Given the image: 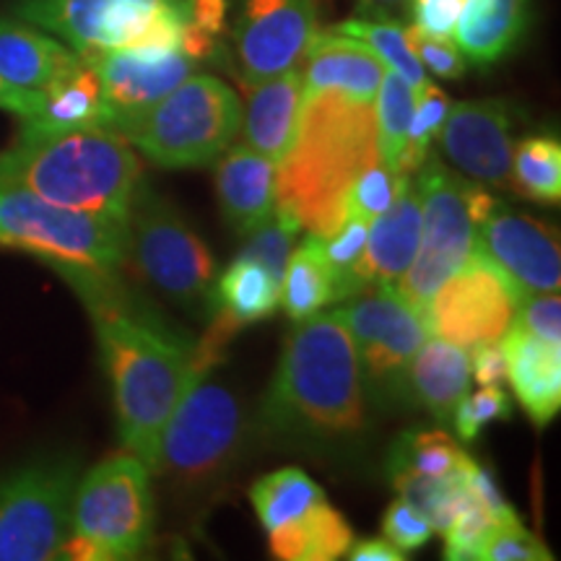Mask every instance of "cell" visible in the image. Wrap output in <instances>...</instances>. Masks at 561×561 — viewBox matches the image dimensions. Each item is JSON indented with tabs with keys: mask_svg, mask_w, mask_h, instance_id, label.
I'll return each instance as SVG.
<instances>
[{
	"mask_svg": "<svg viewBox=\"0 0 561 561\" xmlns=\"http://www.w3.org/2000/svg\"><path fill=\"white\" fill-rule=\"evenodd\" d=\"M87 301L115 401L123 447L153 471L161 432L185 390L206 377L195 343L182 341L172 328L151 314L133 310L112 289V276L76 273L66 276Z\"/></svg>",
	"mask_w": 561,
	"mask_h": 561,
	"instance_id": "obj_1",
	"label": "cell"
},
{
	"mask_svg": "<svg viewBox=\"0 0 561 561\" xmlns=\"http://www.w3.org/2000/svg\"><path fill=\"white\" fill-rule=\"evenodd\" d=\"M257 426L276 439L333 442L367 430L364 375L335 314L297 322L265 390Z\"/></svg>",
	"mask_w": 561,
	"mask_h": 561,
	"instance_id": "obj_2",
	"label": "cell"
},
{
	"mask_svg": "<svg viewBox=\"0 0 561 561\" xmlns=\"http://www.w3.org/2000/svg\"><path fill=\"white\" fill-rule=\"evenodd\" d=\"M377 159L375 102L331 89L305 94L291 149L276 164V206L310 234H333L351 182Z\"/></svg>",
	"mask_w": 561,
	"mask_h": 561,
	"instance_id": "obj_3",
	"label": "cell"
},
{
	"mask_svg": "<svg viewBox=\"0 0 561 561\" xmlns=\"http://www.w3.org/2000/svg\"><path fill=\"white\" fill-rule=\"evenodd\" d=\"M0 187H19L55 206L128 221L144 187V161L112 128L19 130L0 151Z\"/></svg>",
	"mask_w": 561,
	"mask_h": 561,
	"instance_id": "obj_4",
	"label": "cell"
},
{
	"mask_svg": "<svg viewBox=\"0 0 561 561\" xmlns=\"http://www.w3.org/2000/svg\"><path fill=\"white\" fill-rule=\"evenodd\" d=\"M151 533V468L128 450L110 455L79 479L60 559H136L149 546Z\"/></svg>",
	"mask_w": 561,
	"mask_h": 561,
	"instance_id": "obj_5",
	"label": "cell"
},
{
	"mask_svg": "<svg viewBox=\"0 0 561 561\" xmlns=\"http://www.w3.org/2000/svg\"><path fill=\"white\" fill-rule=\"evenodd\" d=\"M0 248L26 252L62 276H115L125 265L128 221L55 206L19 187H0Z\"/></svg>",
	"mask_w": 561,
	"mask_h": 561,
	"instance_id": "obj_6",
	"label": "cell"
},
{
	"mask_svg": "<svg viewBox=\"0 0 561 561\" xmlns=\"http://www.w3.org/2000/svg\"><path fill=\"white\" fill-rule=\"evenodd\" d=\"M242 104L214 76H191L123 133L140 157L164 170L208 167L234 144Z\"/></svg>",
	"mask_w": 561,
	"mask_h": 561,
	"instance_id": "obj_7",
	"label": "cell"
},
{
	"mask_svg": "<svg viewBox=\"0 0 561 561\" xmlns=\"http://www.w3.org/2000/svg\"><path fill=\"white\" fill-rule=\"evenodd\" d=\"M416 191L421 198V244L411 268L396 284L405 299L424 314L442 284L473 252L476 229L494 214L496 203L486 187L458 178L437 157L419 167Z\"/></svg>",
	"mask_w": 561,
	"mask_h": 561,
	"instance_id": "obj_8",
	"label": "cell"
},
{
	"mask_svg": "<svg viewBox=\"0 0 561 561\" xmlns=\"http://www.w3.org/2000/svg\"><path fill=\"white\" fill-rule=\"evenodd\" d=\"M16 13L91 60L110 50H180L187 0H21Z\"/></svg>",
	"mask_w": 561,
	"mask_h": 561,
	"instance_id": "obj_9",
	"label": "cell"
},
{
	"mask_svg": "<svg viewBox=\"0 0 561 561\" xmlns=\"http://www.w3.org/2000/svg\"><path fill=\"white\" fill-rule=\"evenodd\" d=\"M79 460L45 455L0 476V561H50L70 533Z\"/></svg>",
	"mask_w": 561,
	"mask_h": 561,
	"instance_id": "obj_10",
	"label": "cell"
},
{
	"mask_svg": "<svg viewBox=\"0 0 561 561\" xmlns=\"http://www.w3.org/2000/svg\"><path fill=\"white\" fill-rule=\"evenodd\" d=\"M167 299L195 310L208 307L216 284V261L170 201L140 187L128 214L125 263Z\"/></svg>",
	"mask_w": 561,
	"mask_h": 561,
	"instance_id": "obj_11",
	"label": "cell"
},
{
	"mask_svg": "<svg viewBox=\"0 0 561 561\" xmlns=\"http://www.w3.org/2000/svg\"><path fill=\"white\" fill-rule=\"evenodd\" d=\"M242 432L240 398L227 385L198 377L161 432L153 471L187 483L214 479L234 460Z\"/></svg>",
	"mask_w": 561,
	"mask_h": 561,
	"instance_id": "obj_12",
	"label": "cell"
},
{
	"mask_svg": "<svg viewBox=\"0 0 561 561\" xmlns=\"http://www.w3.org/2000/svg\"><path fill=\"white\" fill-rule=\"evenodd\" d=\"M517 284L483 252L473 250L426 307V328L442 341L476 348L502 341L523 305Z\"/></svg>",
	"mask_w": 561,
	"mask_h": 561,
	"instance_id": "obj_13",
	"label": "cell"
},
{
	"mask_svg": "<svg viewBox=\"0 0 561 561\" xmlns=\"http://www.w3.org/2000/svg\"><path fill=\"white\" fill-rule=\"evenodd\" d=\"M346 301L348 305L339 307L333 314L354 341L364 385L369 382L380 398H392L405 364L430 339L424 314L396 284L375 286L369 294L364 291Z\"/></svg>",
	"mask_w": 561,
	"mask_h": 561,
	"instance_id": "obj_14",
	"label": "cell"
},
{
	"mask_svg": "<svg viewBox=\"0 0 561 561\" xmlns=\"http://www.w3.org/2000/svg\"><path fill=\"white\" fill-rule=\"evenodd\" d=\"M318 32V0H237L231 47L244 87L299 68Z\"/></svg>",
	"mask_w": 561,
	"mask_h": 561,
	"instance_id": "obj_15",
	"label": "cell"
},
{
	"mask_svg": "<svg viewBox=\"0 0 561 561\" xmlns=\"http://www.w3.org/2000/svg\"><path fill=\"white\" fill-rule=\"evenodd\" d=\"M89 62L100 73L110 128L121 136L198 66L182 50H110Z\"/></svg>",
	"mask_w": 561,
	"mask_h": 561,
	"instance_id": "obj_16",
	"label": "cell"
},
{
	"mask_svg": "<svg viewBox=\"0 0 561 561\" xmlns=\"http://www.w3.org/2000/svg\"><path fill=\"white\" fill-rule=\"evenodd\" d=\"M473 250L500 265L523 297L559 291V234L549 224L520 214H491L476 229Z\"/></svg>",
	"mask_w": 561,
	"mask_h": 561,
	"instance_id": "obj_17",
	"label": "cell"
},
{
	"mask_svg": "<svg viewBox=\"0 0 561 561\" xmlns=\"http://www.w3.org/2000/svg\"><path fill=\"white\" fill-rule=\"evenodd\" d=\"M442 149L455 167L479 182L510 187L512 117L502 100H471L450 104L439 130Z\"/></svg>",
	"mask_w": 561,
	"mask_h": 561,
	"instance_id": "obj_18",
	"label": "cell"
},
{
	"mask_svg": "<svg viewBox=\"0 0 561 561\" xmlns=\"http://www.w3.org/2000/svg\"><path fill=\"white\" fill-rule=\"evenodd\" d=\"M421 244V198L416 182L403 178L396 201L369 224L367 248L351 273V297L396 284L411 268Z\"/></svg>",
	"mask_w": 561,
	"mask_h": 561,
	"instance_id": "obj_19",
	"label": "cell"
},
{
	"mask_svg": "<svg viewBox=\"0 0 561 561\" xmlns=\"http://www.w3.org/2000/svg\"><path fill=\"white\" fill-rule=\"evenodd\" d=\"M468 385H471L468 348L442 339H426L398 377L392 398H401L403 403L430 413L439 424H447L453 421L455 405L468 392Z\"/></svg>",
	"mask_w": 561,
	"mask_h": 561,
	"instance_id": "obj_20",
	"label": "cell"
},
{
	"mask_svg": "<svg viewBox=\"0 0 561 561\" xmlns=\"http://www.w3.org/2000/svg\"><path fill=\"white\" fill-rule=\"evenodd\" d=\"M216 164V195L237 234H250L276 210V164L248 144H231Z\"/></svg>",
	"mask_w": 561,
	"mask_h": 561,
	"instance_id": "obj_21",
	"label": "cell"
},
{
	"mask_svg": "<svg viewBox=\"0 0 561 561\" xmlns=\"http://www.w3.org/2000/svg\"><path fill=\"white\" fill-rule=\"evenodd\" d=\"M305 94L341 91L362 102H375L388 66L367 45L346 34L314 32L305 55Z\"/></svg>",
	"mask_w": 561,
	"mask_h": 561,
	"instance_id": "obj_22",
	"label": "cell"
},
{
	"mask_svg": "<svg viewBox=\"0 0 561 561\" xmlns=\"http://www.w3.org/2000/svg\"><path fill=\"white\" fill-rule=\"evenodd\" d=\"M502 346L515 398L533 424L543 430L561 409V346L536 339L517 325L504 333Z\"/></svg>",
	"mask_w": 561,
	"mask_h": 561,
	"instance_id": "obj_23",
	"label": "cell"
},
{
	"mask_svg": "<svg viewBox=\"0 0 561 561\" xmlns=\"http://www.w3.org/2000/svg\"><path fill=\"white\" fill-rule=\"evenodd\" d=\"M301 100H305V81L299 68L248 87V107L242 110L240 128L244 144L278 164L291 149Z\"/></svg>",
	"mask_w": 561,
	"mask_h": 561,
	"instance_id": "obj_24",
	"label": "cell"
},
{
	"mask_svg": "<svg viewBox=\"0 0 561 561\" xmlns=\"http://www.w3.org/2000/svg\"><path fill=\"white\" fill-rule=\"evenodd\" d=\"M81 62L66 42L30 21L0 16V79L21 91H45Z\"/></svg>",
	"mask_w": 561,
	"mask_h": 561,
	"instance_id": "obj_25",
	"label": "cell"
},
{
	"mask_svg": "<svg viewBox=\"0 0 561 561\" xmlns=\"http://www.w3.org/2000/svg\"><path fill=\"white\" fill-rule=\"evenodd\" d=\"M528 24V0H462L455 21V45L466 62L491 66L502 60Z\"/></svg>",
	"mask_w": 561,
	"mask_h": 561,
	"instance_id": "obj_26",
	"label": "cell"
},
{
	"mask_svg": "<svg viewBox=\"0 0 561 561\" xmlns=\"http://www.w3.org/2000/svg\"><path fill=\"white\" fill-rule=\"evenodd\" d=\"M76 128H110L107 107L102 100V83L96 68L87 58L68 70L62 79L39 91V107L21 130L55 133Z\"/></svg>",
	"mask_w": 561,
	"mask_h": 561,
	"instance_id": "obj_27",
	"label": "cell"
},
{
	"mask_svg": "<svg viewBox=\"0 0 561 561\" xmlns=\"http://www.w3.org/2000/svg\"><path fill=\"white\" fill-rule=\"evenodd\" d=\"M278 280L261 263L237 255L214 284L208 307L214 310V318L240 333V328L271 318L278 310Z\"/></svg>",
	"mask_w": 561,
	"mask_h": 561,
	"instance_id": "obj_28",
	"label": "cell"
},
{
	"mask_svg": "<svg viewBox=\"0 0 561 561\" xmlns=\"http://www.w3.org/2000/svg\"><path fill=\"white\" fill-rule=\"evenodd\" d=\"M271 553L284 561H335L346 557L354 530L328 502L312 507L286 528L268 533Z\"/></svg>",
	"mask_w": 561,
	"mask_h": 561,
	"instance_id": "obj_29",
	"label": "cell"
},
{
	"mask_svg": "<svg viewBox=\"0 0 561 561\" xmlns=\"http://www.w3.org/2000/svg\"><path fill=\"white\" fill-rule=\"evenodd\" d=\"M331 301H335L333 271L322 257L318 237L307 234V240L291 250L289 263H286L278 305L284 307L291 322H301L325 310Z\"/></svg>",
	"mask_w": 561,
	"mask_h": 561,
	"instance_id": "obj_30",
	"label": "cell"
},
{
	"mask_svg": "<svg viewBox=\"0 0 561 561\" xmlns=\"http://www.w3.org/2000/svg\"><path fill=\"white\" fill-rule=\"evenodd\" d=\"M250 502L255 510L257 523L265 533L280 530L312 507L328 502L325 491L314 479H310L301 468H280V471L265 473L252 483Z\"/></svg>",
	"mask_w": 561,
	"mask_h": 561,
	"instance_id": "obj_31",
	"label": "cell"
},
{
	"mask_svg": "<svg viewBox=\"0 0 561 561\" xmlns=\"http://www.w3.org/2000/svg\"><path fill=\"white\" fill-rule=\"evenodd\" d=\"M510 187L525 198L557 206L561 198V144L551 136H528L512 149Z\"/></svg>",
	"mask_w": 561,
	"mask_h": 561,
	"instance_id": "obj_32",
	"label": "cell"
},
{
	"mask_svg": "<svg viewBox=\"0 0 561 561\" xmlns=\"http://www.w3.org/2000/svg\"><path fill=\"white\" fill-rule=\"evenodd\" d=\"M468 455L445 430H409L392 442L388 471H409L419 476H450L466 466Z\"/></svg>",
	"mask_w": 561,
	"mask_h": 561,
	"instance_id": "obj_33",
	"label": "cell"
},
{
	"mask_svg": "<svg viewBox=\"0 0 561 561\" xmlns=\"http://www.w3.org/2000/svg\"><path fill=\"white\" fill-rule=\"evenodd\" d=\"M331 32L346 34V37L364 42V45H367L369 50L385 62V66L396 70L405 83H411V89L416 91V94L426 87V83H430V79H426V70L421 68V62L411 50L409 37H405L401 21L354 16L331 26Z\"/></svg>",
	"mask_w": 561,
	"mask_h": 561,
	"instance_id": "obj_34",
	"label": "cell"
},
{
	"mask_svg": "<svg viewBox=\"0 0 561 561\" xmlns=\"http://www.w3.org/2000/svg\"><path fill=\"white\" fill-rule=\"evenodd\" d=\"M413 104H416V91L411 89V83H405L396 70H385L375 96L377 151H380V159L396 174H401V159L405 140H409Z\"/></svg>",
	"mask_w": 561,
	"mask_h": 561,
	"instance_id": "obj_35",
	"label": "cell"
},
{
	"mask_svg": "<svg viewBox=\"0 0 561 561\" xmlns=\"http://www.w3.org/2000/svg\"><path fill=\"white\" fill-rule=\"evenodd\" d=\"M299 234H301V227L297 224V219H294L289 210L276 206V210H273L261 227H255L250 234H244L248 237V242H244L240 257L261 263L280 286L286 263H289L294 242H297Z\"/></svg>",
	"mask_w": 561,
	"mask_h": 561,
	"instance_id": "obj_36",
	"label": "cell"
},
{
	"mask_svg": "<svg viewBox=\"0 0 561 561\" xmlns=\"http://www.w3.org/2000/svg\"><path fill=\"white\" fill-rule=\"evenodd\" d=\"M447 112H450V100L439 87L430 81L416 94V104H413V117L409 128V140H405L403 159H401V174H411L424 164L430 157V149L434 138L439 136L442 125H445Z\"/></svg>",
	"mask_w": 561,
	"mask_h": 561,
	"instance_id": "obj_37",
	"label": "cell"
},
{
	"mask_svg": "<svg viewBox=\"0 0 561 561\" xmlns=\"http://www.w3.org/2000/svg\"><path fill=\"white\" fill-rule=\"evenodd\" d=\"M403 178L409 174H396L382 159L371 161L367 170H362L351 182L346 198H343V216L371 224L396 201Z\"/></svg>",
	"mask_w": 561,
	"mask_h": 561,
	"instance_id": "obj_38",
	"label": "cell"
},
{
	"mask_svg": "<svg viewBox=\"0 0 561 561\" xmlns=\"http://www.w3.org/2000/svg\"><path fill=\"white\" fill-rule=\"evenodd\" d=\"M512 419V401L502 385H481L473 396H462V401L455 405L453 424L462 442H476L479 434L494 421Z\"/></svg>",
	"mask_w": 561,
	"mask_h": 561,
	"instance_id": "obj_39",
	"label": "cell"
},
{
	"mask_svg": "<svg viewBox=\"0 0 561 561\" xmlns=\"http://www.w3.org/2000/svg\"><path fill=\"white\" fill-rule=\"evenodd\" d=\"M553 553L536 533L525 530L523 523L494 525L483 538L476 561H551Z\"/></svg>",
	"mask_w": 561,
	"mask_h": 561,
	"instance_id": "obj_40",
	"label": "cell"
},
{
	"mask_svg": "<svg viewBox=\"0 0 561 561\" xmlns=\"http://www.w3.org/2000/svg\"><path fill=\"white\" fill-rule=\"evenodd\" d=\"M471 491V489H468ZM494 520L486 510L481 507V502L471 494L462 504L455 520L450 523L442 536H445V559L450 561H476L483 538L489 536L494 528Z\"/></svg>",
	"mask_w": 561,
	"mask_h": 561,
	"instance_id": "obj_41",
	"label": "cell"
},
{
	"mask_svg": "<svg viewBox=\"0 0 561 561\" xmlns=\"http://www.w3.org/2000/svg\"><path fill=\"white\" fill-rule=\"evenodd\" d=\"M405 37H409V45L421 68H426L430 73L439 76V79H462L468 70V62L458 50V45L450 42V37H434V34H426L416 30V26H409L405 30Z\"/></svg>",
	"mask_w": 561,
	"mask_h": 561,
	"instance_id": "obj_42",
	"label": "cell"
},
{
	"mask_svg": "<svg viewBox=\"0 0 561 561\" xmlns=\"http://www.w3.org/2000/svg\"><path fill=\"white\" fill-rule=\"evenodd\" d=\"M382 533L392 546H398V549L409 553L430 543V538L434 536V528L416 504H411L409 500H403V496H398V500L385 510Z\"/></svg>",
	"mask_w": 561,
	"mask_h": 561,
	"instance_id": "obj_43",
	"label": "cell"
},
{
	"mask_svg": "<svg viewBox=\"0 0 561 561\" xmlns=\"http://www.w3.org/2000/svg\"><path fill=\"white\" fill-rule=\"evenodd\" d=\"M528 301L520 305V310H517V318H515V325L523 328L525 333L536 335V339H541L546 343H557L561 346V299H559V291H551V294H533L530 297H525Z\"/></svg>",
	"mask_w": 561,
	"mask_h": 561,
	"instance_id": "obj_44",
	"label": "cell"
},
{
	"mask_svg": "<svg viewBox=\"0 0 561 561\" xmlns=\"http://www.w3.org/2000/svg\"><path fill=\"white\" fill-rule=\"evenodd\" d=\"M466 486L471 489V494L481 502V507L489 512L491 520H494L496 525L520 523L517 512L512 510V504L504 500L500 486H496L494 473H491L486 466H479L473 458L466 466Z\"/></svg>",
	"mask_w": 561,
	"mask_h": 561,
	"instance_id": "obj_45",
	"label": "cell"
},
{
	"mask_svg": "<svg viewBox=\"0 0 561 561\" xmlns=\"http://www.w3.org/2000/svg\"><path fill=\"white\" fill-rule=\"evenodd\" d=\"M413 26L434 37H450L462 0H411Z\"/></svg>",
	"mask_w": 561,
	"mask_h": 561,
	"instance_id": "obj_46",
	"label": "cell"
},
{
	"mask_svg": "<svg viewBox=\"0 0 561 561\" xmlns=\"http://www.w3.org/2000/svg\"><path fill=\"white\" fill-rule=\"evenodd\" d=\"M471 377L479 385H504L507 382V356H504L502 341L483 343L473 348Z\"/></svg>",
	"mask_w": 561,
	"mask_h": 561,
	"instance_id": "obj_47",
	"label": "cell"
},
{
	"mask_svg": "<svg viewBox=\"0 0 561 561\" xmlns=\"http://www.w3.org/2000/svg\"><path fill=\"white\" fill-rule=\"evenodd\" d=\"M229 0H187V24L219 39L227 21Z\"/></svg>",
	"mask_w": 561,
	"mask_h": 561,
	"instance_id": "obj_48",
	"label": "cell"
},
{
	"mask_svg": "<svg viewBox=\"0 0 561 561\" xmlns=\"http://www.w3.org/2000/svg\"><path fill=\"white\" fill-rule=\"evenodd\" d=\"M39 107V94L37 91H21L11 83L0 79V110L11 112L19 121H30V117Z\"/></svg>",
	"mask_w": 561,
	"mask_h": 561,
	"instance_id": "obj_49",
	"label": "cell"
},
{
	"mask_svg": "<svg viewBox=\"0 0 561 561\" xmlns=\"http://www.w3.org/2000/svg\"><path fill=\"white\" fill-rule=\"evenodd\" d=\"M409 553L392 546L385 538H367V541L351 543L346 559L351 561H403Z\"/></svg>",
	"mask_w": 561,
	"mask_h": 561,
	"instance_id": "obj_50",
	"label": "cell"
},
{
	"mask_svg": "<svg viewBox=\"0 0 561 561\" xmlns=\"http://www.w3.org/2000/svg\"><path fill=\"white\" fill-rule=\"evenodd\" d=\"M411 0H356V16L364 19H396L409 9Z\"/></svg>",
	"mask_w": 561,
	"mask_h": 561,
	"instance_id": "obj_51",
	"label": "cell"
}]
</instances>
